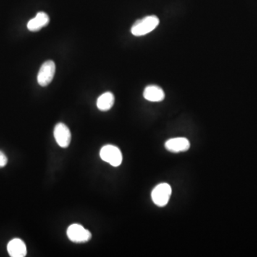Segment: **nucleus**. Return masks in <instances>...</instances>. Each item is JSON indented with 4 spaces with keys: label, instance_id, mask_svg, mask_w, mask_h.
Segmentation results:
<instances>
[{
    "label": "nucleus",
    "instance_id": "f257e3e1",
    "mask_svg": "<svg viewBox=\"0 0 257 257\" xmlns=\"http://www.w3.org/2000/svg\"><path fill=\"white\" fill-rule=\"evenodd\" d=\"M159 24V19L156 16H147L137 20L132 26L131 32L136 37L144 36L153 32Z\"/></svg>",
    "mask_w": 257,
    "mask_h": 257
},
{
    "label": "nucleus",
    "instance_id": "f03ea898",
    "mask_svg": "<svg viewBox=\"0 0 257 257\" xmlns=\"http://www.w3.org/2000/svg\"><path fill=\"white\" fill-rule=\"evenodd\" d=\"M100 157L113 166H119L122 162L120 150L114 145H105L100 150Z\"/></svg>",
    "mask_w": 257,
    "mask_h": 257
},
{
    "label": "nucleus",
    "instance_id": "7ed1b4c3",
    "mask_svg": "<svg viewBox=\"0 0 257 257\" xmlns=\"http://www.w3.org/2000/svg\"><path fill=\"white\" fill-rule=\"evenodd\" d=\"M171 195L170 185L167 183H161L154 187L152 192V199L156 206L163 207L167 205Z\"/></svg>",
    "mask_w": 257,
    "mask_h": 257
},
{
    "label": "nucleus",
    "instance_id": "20e7f679",
    "mask_svg": "<svg viewBox=\"0 0 257 257\" xmlns=\"http://www.w3.org/2000/svg\"><path fill=\"white\" fill-rule=\"evenodd\" d=\"M67 234L69 240L75 243H85L92 239L91 232L78 224L69 226Z\"/></svg>",
    "mask_w": 257,
    "mask_h": 257
},
{
    "label": "nucleus",
    "instance_id": "39448f33",
    "mask_svg": "<svg viewBox=\"0 0 257 257\" xmlns=\"http://www.w3.org/2000/svg\"><path fill=\"white\" fill-rule=\"evenodd\" d=\"M56 66L54 61L48 60L43 63L37 74V82L42 87L49 85L54 78Z\"/></svg>",
    "mask_w": 257,
    "mask_h": 257
},
{
    "label": "nucleus",
    "instance_id": "423d86ee",
    "mask_svg": "<svg viewBox=\"0 0 257 257\" xmlns=\"http://www.w3.org/2000/svg\"><path fill=\"white\" fill-rule=\"evenodd\" d=\"M54 136L56 143L62 148H67L71 142V132L65 124L59 123L56 124L54 129Z\"/></svg>",
    "mask_w": 257,
    "mask_h": 257
},
{
    "label": "nucleus",
    "instance_id": "0eeeda50",
    "mask_svg": "<svg viewBox=\"0 0 257 257\" xmlns=\"http://www.w3.org/2000/svg\"><path fill=\"white\" fill-rule=\"evenodd\" d=\"M165 148L173 153H184L190 150V142L184 137H176L166 142Z\"/></svg>",
    "mask_w": 257,
    "mask_h": 257
},
{
    "label": "nucleus",
    "instance_id": "6e6552de",
    "mask_svg": "<svg viewBox=\"0 0 257 257\" xmlns=\"http://www.w3.org/2000/svg\"><path fill=\"white\" fill-rule=\"evenodd\" d=\"M7 251L12 257H24L27 255V247L20 239H14L7 245Z\"/></svg>",
    "mask_w": 257,
    "mask_h": 257
},
{
    "label": "nucleus",
    "instance_id": "1a4fd4ad",
    "mask_svg": "<svg viewBox=\"0 0 257 257\" xmlns=\"http://www.w3.org/2000/svg\"><path fill=\"white\" fill-rule=\"evenodd\" d=\"M144 98L145 100L153 103H158L164 100L165 94L162 89L156 85H149L144 91Z\"/></svg>",
    "mask_w": 257,
    "mask_h": 257
},
{
    "label": "nucleus",
    "instance_id": "9d476101",
    "mask_svg": "<svg viewBox=\"0 0 257 257\" xmlns=\"http://www.w3.org/2000/svg\"><path fill=\"white\" fill-rule=\"evenodd\" d=\"M50 17L45 12H38L36 17L30 19L27 23V28L31 32H37L49 24Z\"/></svg>",
    "mask_w": 257,
    "mask_h": 257
},
{
    "label": "nucleus",
    "instance_id": "9b49d317",
    "mask_svg": "<svg viewBox=\"0 0 257 257\" xmlns=\"http://www.w3.org/2000/svg\"><path fill=\"white\" fill-rule=\"evenodd\" d=\"M114 104V96L111 92H107L99 97L97 106L100 110L108 111Z\"/></svg>",
    "mask_w": 257,
    "mask_h": 257
},
{
    "label": "nucleus",
    "instance_id": "f8f14e48",
    "mask_svg": "<svg viewBox=\"0 0 257 257\" xmlns=\"http://www.w3.org/2000/svg\"><path fill=\"white\" fill-rule=\"evenodd\" d=\"M7 164V157L2 152L0 151V168L4 167Z\"/></svg>",
    "mask_w": 257,
    "mask_h": 257
}]
</instances>
